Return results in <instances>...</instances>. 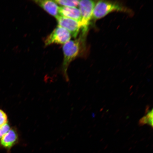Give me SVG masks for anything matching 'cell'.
Returning <instances> with one entry per match:
<instances>
[{"instance_id":"obj_1","label":"cell","mask_w":153,"mask_h":153,"mask_svg":"<svg viewBox=\"0 0 153 153\" xmlns=\"http://www.w3.org/2000/svg\"><path fill=\"white\" fill-rule=\"evenodd\" d=\"M116 11L128 13L130 12L128 9L121 4L116 1H99L96 2L93 12L92 20H99Z\"/></svg>"},{"instance_id":"obj_2","label":"cell","mask_w":153,"mask_h":153,"mask_svg":"<svg viewBox=\"0 0 153 153\" xmlns=\"http://www.w3.org/2000/svg\"><path fill=\"white\" fill-rule=\"evenodd\" d=\"M81 39L79 38L74 40H70L63 45L64 60L62 65L63 72L68 79L67 71L70 63L79 55L81 49Z\"/></svg>"},{"instance_id":"obj_3","label":"cell","mask_w":153,"mask_h":153,"mask_svg":"<svg viewBox=\"0 0 153 153\" xmlns=\"http://www.w3.org/2000/svg\"><path fill=\"white\" fill-rule=\"evenodd\" d=\"M95 3V1L90 0L79 1L78 6L82 17L80 23L83 35L87 32L91 21L92 20L93 12Z\"/></svg>"},{"instance_id":"obj_4","label":"cell","mask_w":153,"mask_h":153,"mask_svg":"<svg viewBox=\"0 0 153 153\" xmlns=\"http://www.w3.org/2000/svg\"><path fill=\"white\" fill-rule=\"evenodd\" d=\"M71 37L68 30L58 25L46 38L45 45L48 46L53 44L64 45L70 41Z\"/></svg>"},{"instance_id":"obj_5","label":"cell","mask_w":153,"mask_h":153,"mask_svg":"<svg viewBox=\"0 0 153 153\" xmlns=\"http://www.w3.org/2000/svg\"><path fill=\"white\" fill-rule=\"evenodd\" d=\"M58 26L64 28L70 32L71 36L76 38L81 29L79 22L71 19L59 16L57 19Z\"/></svg>"},{"instance_id":"obj_6","label":"cell","mask_w":153,"mask_h":153,"mask_svg":"<svg viewBox=\"0 0 153 153\" xmlns=\"http://www.w3.org/2000/svg\"><path fill=\"white\" fill-rule=\"evenodd\" d=\"M34 2L56 19L60 16L59 14V7L54 1L37 0L34 1Z\"/></svg>"},{"instance_id":"obj_7","label":"cell","mask_w":153,"mask_h":153,"mask_svg":"<svg viewBox=\"0 0 153 153\" xmlns=\"http://www.w3.org/2000/svg\"><path fill=\"white\" fill-rule=\"evenodd\" d=\"M18 135L16 130L10 129L0 140V143L4 148H11L18 142Z\"/></svg>"},{"instance_id":"obj_8","label":"cell","mask_w":153,"mask_h":153,"mask_svg":"<svg viewBox=\"0 0 153 153\" xmlns=\"http://www.w3.org/2000/svg\"><path fill=\"white\" fill-rule=\"evenodd\" d=\"M59 14L60 16L74 19L78 22L81 20V12L76 7H59Z\"/></svg>"},{"instance_id":"obj_9","label":"cell","mask_w":153,"mask_h":153,"mask_svg":"<svg viewBox=\"0 0 153 153\" xmlns=\"http://www.w3.org/2000/svg\"><path fill=\"white\" fill-rule=\"evenodd\" d=\"M147 124L148 125L153 126V110L149 111L146 116L143 117L139 120V124L140 125L143 126Z\"/></svg>"},{"instance_id":"obj_10","label":"cell","mask_w":153,"mask_h":153,"mask_svg":"<svg viewBox=\"0 0 153 153\" xmlns=\"http://www.w3.org/2000/svg\"><path fill=\"white\" fill-rule=\"evenodd\" d=\"M54 1L57 4L69 7H76L78 6L79 3V1L74 0H56Z\"/></svg>"},{"instance_id":"obj_11","label":"cell","mask_w":153,"mask_h":153,"mask_svg":"<svg viewBox=\"0 0 153 153\" xmlns=\"http://www.w3.org/2000/svg\"><path fill=\"white\" fill-rule=\"evenodd\" d=\"M10 129V126L7 123L0 127V140Z\"/></svg>"},{"instance_id":"obj_12","label":"cell","mask_w":153,"mask_h":153,"mask_svg":"<svg viewBox=\"0 0 153 153\" xmlns=\"http://www.w3.org/2000/svg\"><path fill=\"white\" fill-rule=\"evenodd\" d=\"M7 117L6 114L0 109V127L7 123Z\"/></svg>"}]
</instances>
